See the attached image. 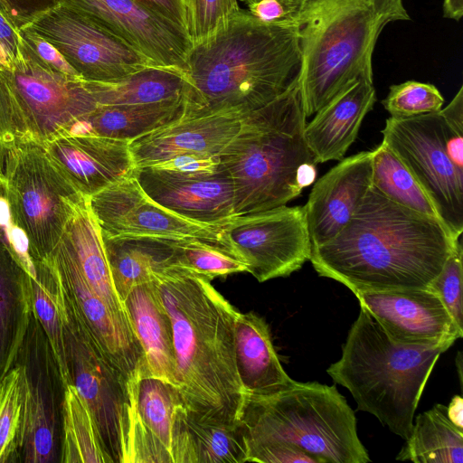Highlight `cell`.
Listing matches in <instances>:
<instances>
[{
    "mask_svg": "<svg viewBox=\"0 0 463 463\" xmlns=\"http://www.w3.org/2000/svg\"><path fill=\"white\" fill-rule=\"evenodd\" d=\"M458 241L439 220L371 186L341 232L311 248L309 260L354 294L428 288Z\"/></svg>",
    "mask_w": 463,
    "mask_h": 463,
    "instance_id": "cell-1",
    "label": "cell"
},
{
    "mask_svg": "<svg viewBox=\"0 0 463 463\" xmlns=\"http://www.w3.org/2000/svg\"><path fill=\"white\" fill-rule=\"evenodd\" d=\"M300 62L298 28L265 24L241 8L192 46L183 117L247 115L286 91L298 79Z\"/></svg>",
    "mask_w": 463,
    "mask_h": 463,
    "instance_id": "cell-2",
    "label": "cell"
},
{
    "mask_svg": "<svg viewBox=\"0 0 463 463\" xmlns=\"http://www.w3.org/2000/svg\"><path fill=\"white\" fill-rule=\"evenodd\" d=\"M152 282L171 320L184 405L209 419L240 420L244 392L234 354L239 312L210 279L178 266L154 272Z\"/></svg>",
    "mask_w": 463,
    "mask_h": 463,
    "instance_id": "cell-3",
    "label": "cell"
},
{
    "mask_svg": "<svg viewBox=\"0 0 463 463\" xmlns=\"http://www.w3.org/2000/svg\"><path fill=\"white\" fill-rule=\"evenodd\" d=\"M306 118L298 79L243 117L219 154L232 181L237 216L286 205L314 183L317 163L304 137Z\"/></svg>",
    "mask_w": 463,
    "mask_h": 463,
    "instance_id": "cell-4",
    "label": "cell"
},
{
    "mask_svg": "<svg viewBox=\"0 0 463 463\" xmlns=\"http://www.w3.org/2000/svg\"><path fill=\"white\" fill-rule=\"evenodd\" d=\"M403 0H307L298 26V85L306 118L359 79L373 81L384 27L409 21Z\"/></svg>",
    "mask_w": 463,
    "mask_h": 463,
    "instance_id": "cell-5",
    "label": "cell"
},
{
    "mask_svg": "<svg viewBox=\"0 0 463 463\" xmlns=\"http://www.w3.org/2000/svg\"><path fill=\"white\" fill-rule=\"evenodd\" d=\"M360 307L342 345L340 359L326 373L350 392L357 411L373 414L406 440L427 381L446 350L398 343Z\"/></svg>",
    "mask_w": 463,
    "mask_h": 463,
    "instance_id": "cell-6",
    "label": "cell"
},
{
    "mask_svg": "<svg viewBox=\"0 0 463 463\" xmlns=\"http://www.w3.org/2000/svg\"><path fill=\"white\" fill-rule=\"evenodd\" d=\"M248 444L284 442L318 463H367L354 411L336 386L296 382L266 396L245 395L240 414Z\"/></svg>",
    "mask_w": 463,
    "mask_h": 463,
    "instance_id": "cell-7",
    "label": "cell"
},
{
    "mask_svg": "<svg viewBox=\"0 0 463 463\" xmlns=\"http://www.w3.org/2000/svg\"><path fill=\"white\" fill-rule=\"evenodd\" d=\"M97 107L85 80L51 69L24 42L19 57L0 67V114L8 143L43 145L71 133Z\"/></svg>",
    "mask_w": 463,
    "mask_h": 463,
    "instance_id": "cell-8",
    "label": "cell"
},
{
    "mask_svg": "<svg viewBox=\"0 0 463 463\" xmlns=\"http://www.w3.org/2000/svg\"><path fill=\"white\" fill-rule=\"evenodd\" d=\"M4 184L11 225L23 235L30 257H50L85 196L33 141L7 144Z\"/></svg>",
    "mask_w": 463,
    "mask_h": 463,
    "instance_id": "cell-9",
    "label": "cell"
},
{
    "mask_svg": "<svg viewBox=\"0 0 463 463\" xmlns=\"http://www.w3.org/2000/svg\"><path fill=\"white\" fill-rule=\"evenodd\" d=\"M68 345L71 383L90 409L106 453L113 463H131L137 379L109 362L71 309Z\"/></svg>",
    "mask_w": 463,
    "mask_h": 463,
    "instance_id": "cell-10",
    "label": "cell"
},
{
    "mask_svg": "<svg viewBox=\"0 0 463 463\" xmlns=\"http://www.w3.org/2000/svg\"><path fill=\"white\" fill-rule=\"evenodd\" d=\"M382 133L383 142L408 168L430 199L441 223L458 240L463 232V170L446 152L439 111L390 117Z\"/></svg>",
    "mask_w": 463,
    "mask_h": 463,
    "instance_id": "cell-11",
    "label": "cell"
},
{
    "mask_svg": "<svg viewBox=\"0 0 463 463\" xmlns=\"http://www.w3.org/2000/svg\"><path fill=\"white\" fill-rule=\"evenodd\" d=\"M25 26L53 44L85 81H112L154 66L125 41L63 3Z\"/></svg>",
    "mask_w": 463,
    "mask_h": 463,
    "instance_id": "cell-12",
    "label": "cell"
},
{
    "mask_svg": "<svg viewBox=\"0 0 463 463\" xmlns=\"http://www.w3.org/2000/svg\"><path fill=\"white\" fill-rule=\"evenodd\" d=\"M222 239L259 282L291 275L311 253L304 206L238 215L223 227Z\"/></svg>",
    "mask_w": 463,
    "mask_h": 463,
    "instance_id": "cell-13",
    "label": "cell"
},
{
    "mask_svg": "<svg viewBox=\"0 0 463 463\" xmlns=\"http://www.w3.org/2000/svg\"><path fill=\"white\" fill-rule=\"evenodd\" d=\"M88 203L103 236L198 238L226 245V224L198 222L164 207L145 193L135 173L88 197Z\"/></svg>",
    "mask_w": 463,
    "mask_h": 463,
    "instance_id": "cell-14",
    "label": "cell"
},
{
    "mask_svg": "<svg viewBox=\"0 0 463 463\" xmlns=\"http://www.w3.org/2000/svg\"><path fill=\"white\" fill-rule=\"evenodd\" d=\"M145 55L184 73L193 46L186 30L136 0H61Z\"/></svg>",
    "mask_w": 463,
    "mask_h": 463,
    "instance_id": "cell-15",
    "label": "cell"
},
{
    "mask_svg": "<svg viewBox=\"0 0 463 463\" xmlns=\"http://www.w3.org/2000/svg\"><path fill=\"white\" fill-rule=\"evenodd\" d=\"M51 257L61 274L71 308L94 343L109 363L137 380L146 364L130 322L115 313L91 288L61 239Z\"/></svg>",
    "mask_w": 463,
    "mask_h": 463,
    "instance_id": "cell-16",
    "label": "cell"
},
{
    "mask_svg": "<svg viewBox=\"0 0 463 463\" xmlns=\"http://www.w3.org/2000/svg\"><path fill=\"white\" fill-rule=\"evenodd\" d=\"M394 341L448 350L462 337L451 315L430 288L360 291L354 294Z\"/></svg>",
    "mask_w": 463,
    "mask_h": 463,
    "instance_id": "cell-17",
    "label": "cell"
},
{
    "mask_svg": "<svg viewBox=\"0 0 463 463\" xmlns=\"http://www.w3.org/2000/svg\"><path fill=\"white\" fill-rule=\"evenodd\" d=\"M128 141L69 133L43 145L61 175L83 196L90 197L134 175Z\"/></svg>",
    "mask_w": 463,
    "mask_h": 463,
    "instance_id": "cell-18",
    "label": "cell"
},
{
    "mask_svg": "<svg viewBox=\"0 0 463 463\" xmlns=\"http://www.w3.org/2000/svg\"><path fill=\"white\" fill-rule=\"evenodd\" d=\"M373 153L344 157L313 185L304 205L311 248L334 239L372 186Z\"/></svg>",
    "mask_w": 463,
    "mask_h": 463,
    "instance_id": "cell-19",
    "label": "cell"
},
{
    "mask_svg": "<svg viewBox=\"0 0 463 463\" xmlns=\"http://www.w3.org/2000/svg\"><path fill=\"white\" fill-rule=\"evenodd\" d=\"M135 175L151 199L192 221L227 224L237 216L232 181L223 167L212 175L194 178L174 176L149 167L136 168Z\"/></svg>",
    "mask_w": 463,
    "mask_h": 463,
    "instance_id": "cell-20",
    "label": "cell"
},
{
    "mask_svg": "<svg viewBox=\"0 0 463 463\" xmlns=\"http://www.w3.org/2000/svg\"><path fill=\"white\" fill-rule=\"evenodd\" d=\"M244 116L216 113L182 117L139 137L128 143L135 167L149 166L189 153L219 155L240 131Z\"/></svg>",
    "mask_w": 463,
    "mask_h": 463,
    "instance_id": "cell-21",
    "label": "cell"
},
{
    "mask_svg": "<svg viewBox=\"0 0 463 463\" xmlns=\"http://www.w3.org/2000/svg\"><path fill=\"white\" fill-rule=\"evenodd\" d=\"M177 388L140 370L135 397L131 463H174L176 413L183 404Z\"/></svg>",
    "mask_w": 463,
    "mask_h": 463,
    "instance_id": "cell-22",
    "label": "cell"
},
{
    "mask_svg": "<svg viewBox=\"0 0 463 463\" xmlns=\"http://www.w3.org/2000/svg\"><path fill=\"white\" fill-rule=\"evenodd\" d=\"M375 101L373 81L359 79L314 115L306 124L304 137L317 164L345 157Z\"/></svg>",
    "mask_w": 463,
    "mask_h": 463,
    "instance_id": "cell-23",
    "label": "cell"
},
{
    "mask_svg": "<svg viewBox=\"0 0 463 463\" xmlns=\"http://www.w3.org/2000/svg\"><path fill=\"white\" fill-rule=\"evenodd\" d=\"M234 354L244 396L270 395L295 383L279 362L268 324L254 312L235 318Z\"/></svg>",
    "mask_w": 463,
    "mask_h": 463,
    "instance_id": "cell-24",
    "label": "cell"
},
{
    "mask_svg": "<svg viewBox=\"0 0 463 463\" xmlns=\"http://www.w3.org/2000/svg\"><path fill=\"white\" fill-rule=\"evenodd\" d=\"M124 304L147 371L176 387L171 320L152 280L134 287Z\"/></svg>",
    "mask_w": 463,
    "mask_h": 463,
    "instance_id": "cell-25",
    "label": "cell"
},
{
    "mask_svg": "<svg viewBox=\"0 0 463 463\" xmlns=\"http://www.w3.org/2000/svg\"><path fill=\"white\" fill-rule=\"evenodd\" d=\"M36 278L28 276L30 303L51 345L61 383H71L68 330L70 310L61 274L50 256L33 259Z\"/></svg>",
    "mask_w": 463,
    "mask_h": 463,
    "instance_id": "cell-26",
    "label": "cell"
},
{
    "mask_svg": "<svg viewBox=\"0 0 463 463\" xmlns=\"http://www.w3.org/2000/svg\"><path fill=\"white\" fill-rule=\"evenodd\" d=\"M61 240L91 288L115 313L129 321L125 304L114 288L101 231L90 209L88 197L75 208Z\"/></svg>",
    "mask_w": 463,
    "mask_h": 463,
    "instance_id": "cell-27",
    "label": "cell"
},
{
    "mask_svg": "<svg viewBox=\"0 0 463 463\" xmlns=\"http://www.w3.org/2000/svg\"><path fill=\"white\" fill-rule=\"evenodd\" d=\"M102 239L113 285L123 303L134 287L150 282L154 272L173 265L175 240L103 235Z\"/></svg>",
    "mask_w": 463,
    "mask_h": 463,
    "instance_id": "cell-28",
    "label": "cell"
},
{
    "mask_svg": "<svg viewBox=\"0 0 463 463\" xmlns=\"http://www.w3.org/2000/svg\"><path fill=\"white\" fill-rule=\"evenodd\" d=\"M184 115L183 99L143 105L98 106L71 133L130 142Z\"/></svg>",
    "mask_w": 463,
    "mask_h": 463,
    "instance_id": "cell-29",
    "label": "cell"
},
{
    "mask_svg": "<svg viewBox=\"0 0 463 463\" xmlns=\"http://www.w3.org/2000/svg\"><path fill=\"white\" fill-rule=\"evenodd\" d=\"M98 106L143 105L183 99L184 77L180 71L148 66L124 78L86 81Z\"/></svg>",
    "mask_w": 463,
    "mask_h": 463,
    "instance_id": "cell-30",
    "label": "cell"
},
{
    "mask_svg": "<svg viewBox=\"0 0 463 463\" xmlns=\"http://www.w3.org/2000/svg\"><path fill=\"white\" fill-rule=\"evenodd\" d=\"M395 458L414 463H462L463 429L449 419L446 405L436 404L417 416Z\"/></svg>",
    "mask_w": 463,
    "mask_h": 463,
    "instance_id": "cell-31",
    "label": "cell"
},
{
    "mask_svg": "<svg viewBox=\"0 0 463 463\" xmlns=\"http://www.w3.org/2000/svg\"><path fill=\"white\" fill-rule=\"evenodd\" d=\"M190 463H244L248 447L242 424L202 416L182 409Z\"/></svg>",
    "mask_w": 463,
    "mask_h": 463,
    "instance_id": "cell-32",
    "label": "cell"
},
{
    "mask_svg": "<svg viewBox=\"0 0 463 463\" xmlns=\"http://www.w3.org/2000/svg\"><path fill=\"white\" fill-rule=\"evenodd\" d=\"M64 439L61 461L65 463H113L106 453L85 401L71 383L64 386Z\"/></svg>",
    "mask_w": 463,
    "mask_h": 463,
    "instance_id": "cell-33",
    "label": "cell"
},
{
    "mask_svg": "<svg viewBox=\"0 0 463 463\" xmlns=\"http://www.w3.org/2000/svg\"><path fill=\"white\" fill-rule=\"evenodd\" d=\"M372 153V186L390 200L440 222L430 199L400 158L383 142Z\"/></svg>",
    "mask_w": 463,
    "mask_h": 463,
    "instance_id": "cell-34",
    "label": "cell"
},
{
    "mask_svg": "<svg viewBox=\"0 0 463 463\" xmlns=\"http://www.w3.org/2000/svg\"><path fill=\"white\" fill-rule=\"evenodd\" d=\"M173 265L210 280L247 270L243 260L221 242L198 238L175 240Z\"/></svg>",
    "mask_w": 463,
    "mask_h": 463,
    "instance_id": "cell-35",
    "label": "cell"
},
{
    "mask_svg": "<svg viewBox=\"0 0 463 463\" xmlns=\"http://www.w3.org/2000/svg\"><path fill=\"white\" fill-rule=\"evenodd\" d=\"M29 380L24 366L6 370L0 376V463L6 462L22 446Z\"/></svg>",
    "mask_w": 463,
    "mask_h": 463,
    "instance_id": "cell-36",
    "label": "cell"
},
{
    "mask_svg": "<svg viewBox=\"0 0 463 463\" xmlns=\"http://www.w3.org/2000/svg\"><path fill=\"white\" fill-rule=\"evenodd\" d=\"M24 461H52L55 449L53 418L44 394L30 380L26 391L22 446Z\"/></svg>",
    "mask_w": 463,
    "mask_h": 463,
    "instance_id": "cell-37",
    "label": "cell"
},
{
    "mask_svg": "<svg viewBox=\"0 0 463 463\" xmlns=\"http://www.w3.org/2000/svg\"><path fill=\"white\" fill-rule=\"evenodd\" d=\"M382 103L391 117L411 118L439 111L444 98L433 84L407 80L392 85Z\"/></svg>",
    "mask_w": 463,
    "mask_h": 463,
    "instance_id": "cell-38",
    "label": "cell"
},
{
    "mask_svg": "<svg viewBox=\"0 0 463 463\" xmlns=\"http://www.w3.org/2000/svg\"><path fill=\"white\" fill-rule=\"evenodd\" d=\"M184 3L186 32L193 45L211 36L241 10L239 0H184Z\"/></svg>",
    "mask_w": 463,
    "mask_h": 463,
    "instance_id": "cell-39",
    "label": "cell"
},
{
    "mask_svg": "<svg viewBox=\"0 0 463 463\" xmlns=\"http://www.w3.org/2000/svg\"><path fill=\"white\" fill-rule=\"evenodd\" d=\"M462 258L463 249L458 241L429 288L439 296L457 326L463 330Z\"/></svg>",
    "mask_w": 463,
    "mask_h": 463,
    "instance_id": "cell-40",
    "label": "cell"
},
{
    "mask_svg": "<svg viewBox=\"0 0 463 463\" xmlns=\"http://www.w3.org/2000/svg\"><path fill=\"white\" fill-rule=\"evenodd\" d=\"M306 3L307 0H254L246 5L260 23L298 29Z\"/></svg>",
    "mask_w": 463,
    "mask_h": 463,
    "instance_id": "cell-41",
    "label": "cell"
},
{
    "mask_svg": "<svg viewBox=\"0 0 463 463\" xmlns=\"http://www.w3.org/2000/svg\"><path fill=\"white\" fill-rule=\"evenodd\" d=\"M146 167L174 176L194 178L212 175L222 166L219 155L189 153Z\"/></svg>",
    "mask_w": 463,
    "mask_h": 463,
    "instance_id": "cell-42",
    "label": "cell"
},
{
    "mask_svg": "<svg viewBox=\"0 0 463 463\" xmlns=\"http://www.w3.org/2000/svg\"><path fill=\"white\" fill-rule=\"evenodd\" d=\"M247 462L261 463H318L299 448L284 442L248 444Z\"/></svg>",
    "mask_w": 463,
    "mask_h": 463,
    "instance_id": "cell-43",
    "label": "cell"
},
{
    "mask_svg": "<svg viewBox=\"0 0 463 463\" xmlns=\"http://www.w3.org/2000/svg\"><path fill=\"white\" fill-rule=\"evenodd\" d=\"M19 32L23 42L42 62L65 76L82 80L53 44L27 26Z\"/></svg>",
    "mask_w": 463,
    "mask_h": 463,
    "instance_id": "cell-44",
    "label": "cell"
},
{
    "mask_svg": "<svg viewBox=\"0 0 463 463\" xmlns=\"http://www.w3.org/2000/svg\"><path fill=\"white\" fill-rule=\"evenodd\" d=\"M10 21L20 30L61 0H0Z\"/></svg>",
    "mask_w": 463,
    "mask_h": 463,
    "instance_id": "cell-45",
    "label": "cell"
},
{
    "mask_svg": "<svg viewBox=\"0 0 463 463\" xmlns=\"http://www.w3.org/2000/svg\"><path fill=\"white\" fill-rule=\"evenodd\" d=\"M22 46L19 29L0 11V67H9L19 57Z\"/></svg>",
    "mask_w": 463,
    "mask_h": 463,
    "instance_id": "cell-46",
    "label": "cell"
},
{
    "mask_svg": "<svg viewBox=\"0 0 463 463\" xmlns=\"http://www.w3.org/2000/svg\"><path fill=\"white\" fill-rule=\"evenodd\" d=\"M147 9L186 30L184 0H136Z\"/></svg>",
    "mask_w": 463,
    "mask_h": 463,
    "instance_id": "cell-47",
    "label": "cell"
},
{
    "mask_svg": "<svg viewBox=\"0 0 463 463\" xmlns=\"http://www.w3.org/2000/svg\"><path fill=\"white\" fill-rule=\"evenodd\" d=\"M449 419L458 428L463 429V400L460 395H455L447 406Z\"/></svg>",
    "mask_w": 463,
    "mask_h": 463,
    "instance_id": "cell-48",
    "label": "cell"
},
{
    "mask_svg": "<svg viewBox=\"0 0 463 463\" xmlns=\"http://www.w3.org/2000/svg\"><path fill=\"white\" fill-rule=\"evenodd\" d=\"M443 16L459 21L463 15V0H443Z\"/></svg>",
    "mask_w": 463,
    "mask_h": 463,
    "instance_id": "cell-49",
    "label": "cell"
},
{
    "mask_svg": "<svg viewBox=\"0 0 463 463\" xmlns=\"http://www.w3.org/2000/svg\"><path fill=\"white\" fill-rule=\"evenodd\" d=\"M7 137L5 133V129L4 127V123L2 120V117L0 114V180L4 181L5 176V156L7 150Z\"/></svg>",
    "mask_w": 463,
    "mask_h": 463,
    "instance_id": "cell-50",
    "label": "cell"
},
{
    "mask_svg": "<svg viewBox=\"0 0 463 463\" xmlns=\"http://www.w3.org/2000/svg\"><path fill=\"white\" fill-rule=\"evenodd\" d=\"M5 197V184L4 181L0 180V199Z\"/></svg>",
    "mask_w": 463,
    "mask_h": 463,
    "instance_id": "cell-51",
    "label": "cell"
},
{
    "mask_svg": "<svg viewBox=\"0 0 463 463\" xmlns=\"http://www.w3.org/2000/svg\"><path fill=\"white\" fill-rule=\"evenodd\" d=\"M0 11L5 14L6 15V12H5V9L2 4V2L0 1ZM7 16V15H6Z\"/></svg>",
    "mask_w": 463,
    "mask_h": 463,
    "instance_id": "cell-52",
    "label": "cell"
},
{
    "mask_svg": "<svg viewBox=\"0 0 463 463\" xmlns=\"http://www.w3.org/2000/svg\"><path fill=\"white\" fill-rule=\"evenodd\" d=\"M242 1H243V2L245 3V5H246V4H248V3L251 2V1H254V0H242Z\"/></svg>",
    "mask_w": 463,
    "mask_h": 463,
    "instance_id": "cell-53",
    "label": "cell"
}]
</instances>
